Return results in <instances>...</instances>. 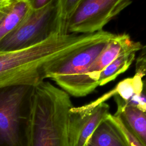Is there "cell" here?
I'll return each instance as SVG.
<instances>
[{"label":"cell","instance_id":"cell-9","mask_svg":"<svg viewBox=\"0 0 146 146\" xmlns=\"http://www.w3.org/2000/svg\"><path fill=\"white\" fill-rule=\"evenodd\" d=\"M117 110L113 114L132 134L142 146H146V112L126 105L121 98L115 95Z\"/></svg>","mask_w":146,"mask_h":146},{"label":"cell","instance_id":"cell-14","mask_svg":"<svg viewBox=\"0 0 146 146\" xmlns=\"http://www.w3.org/2000/svg\"><path fill=\"white\" fill-rule=\"evenodd\" d=\"M81 0H57L56 25L57 34L66 35L68 33V26Z\"/></svg>","mask_w":146,"mask_h":146},{"label":"cell","instance_id":"cell-12","mask_svg":"<svg viewBox=\"0 0 146 146\" xmlns=\"http://www.w3.org/2000/svg\"><path fill=\"white\" fill-rule=\"evenodd\" d=\"M143 88V76L135 73L132 77L127 78L120 81L111 91L106 93L98 98L100 102H105L115 95L119 96L121 99L127 102L135 95L140 94Z\"/></svg>","mask_w":146,"mask_h":146},{"label":"cell","instance_id":"cell-19","mask_svg":"<svg viewBox=\"0 0 146 146\" xmlns=\"http://www.w3.org/2000/svg\"><path fill=\"white\" fill-rule=\"evenodd\" d=\"M51 0H29L30 9L33 10H38L47 6Z\"/></svg>","mask_w":146,"mask_h":146},{"label":"cell","instance_id":"cell-3","mask_svg":"<svg viewBox=\"0 0 146 146\" xmlns=\"http://www.w3.org/2000/svg\"><path fill=\"white\" fill-rule=\"evenodd\" d=\"M117 34L106 31L99 38L82 46L55 60L47 71V78L68 94L85 96L99 86L86 75L87 70L108 42Z\"/></svg>","mask_w":146,"mask_h":146},{"label":"cell","instance_id":"cell-18","mask_svg":"<svg viewBox=\"0 0 146 146\" xmlns=\"http://www.w3.org/2000/svg\"><path fill=\"white\" fill-rule=\"evenodd\" d=\"M14 0H0V19H3Z\"/></svg>","mask_w":146,"mask_h":146},{"label":"cell","instance_id":"cell-10","mask_svg":"<svg viewBox=\"0 0 146 146\" xmlns=\"http://www.w3.org/2000/svg\"><path fill=\"white\" fill-rule=\"evenodd\" d=\"M143 46L139 42L136 46L121 53L108 65L99 76V86L105 85L113 80L118 75L126 71L135 59L137 52L140 51Z\"/></svg>","mask_w":146,"mask_h":146},{"label":"cell","instance_id":"cell-1","mask_svg":"<svg viewBox=\"0 0 146 146\" xmlns=\"http://www.w3.org/2000/svg\"><path fill=\"white\" fill-rule=\"evenodd\" d=\"M54 34L33 46L0 52V88L15 86L35 87L47 78V71L55 60L90 43L104 34Z\"/></svg>","mask_w":146,"mask_h":146},{"label":"cell","instance_id":"cell-8","mask_svg":"<svg viewBox=\"0 0 146 146\" xmlns=\"http://www.w3.org/2000/svg\"><path fill=\"white\" fill-rule=\"evenodd\" d=\"M139 43L132 40L126 33L117 34L88 67L86 72L87 76L98 84V80L101 72L121 53L133 48Z\"/></svg>","mask_w":146,"mask_h":146},{"label":"cell","instance_id":"cell-11","mask_svg":"<svg viewBox=\"0 0 146 146\" xmlns=\"http://www.w3.org/2000/svg\"><path fill=\"white\" fill-rule=\"evenodd\" d=\"M87 146H127V145L117 128L107 118L94 132Z\"/></svg>","mask_w":146,"mask_h":146},{"label":"cell","instance_id":"cell-15","mask_svg":"<svg viewBox=\"0 0 146 146\" xmlns=\"http://www.w3.org/2000/svg\"><path fill=\"white\" fill-rule=\"evenodd\" d=\"M107 119L110 120L117 128L123 136L127 146H142L117 117L110 113Z\"/></svg>","mask_w":146,"mask_h":146},{"label":"cell","instance_id":"cell-2","mask_svg":"<svg viewBox=\"0 0 146 146\" xmlns=\"http://www.w3.org/2000/svg\"><path fill=\"white\" fill-rule=\"evenodd\" d=\"M69 94L47 81L33 89L25 130L26 146H71Z\"/></svg>","mask_w":146,"mask_h":146},{"label":"cell","instance_id":"cell-6","mask_svg":"<svg viewBox=\"0 0 146 146\" xmlns=\"http://www.w3.org/2000/svg\"><path fill=\"white\" fill-rule=\"evenodd\" d=\"M127 0H81L68 26L69 34H94L131 4Z\"/></svg>","mask_w":146,"mask_h":146},{"label":"cell","instance_id":"cell-16","mask_svg":"<svg viewBox=\"0 0 146 146\" xmlns=\"http://www.w3.org/2000/svg\"><path fill=\"white\" fill-rule=\"evenodd\" d=\"M123 102L126 105L133 106L146 112V82L143 79V88L140 95L133 96L127 102Z\"/></svg>","mask_w":146,"mask_h":146},{"label":"cell","instance_id":"cell-20","mask_svg":"<svg viewBox=\"0 0 146 146\" xmlns=\"http://www.w3.org/2000/svg\"><path fill=\"white\" fill-rule=\"evenodd\" d=\"M2 20H3V19H0V25H1V22H2Z\"/></svg>","mask_w":146,"mask_h":146},{"label":"cell","instance_id":"cell-13","mask_svg":"<svg viewBox=\"0 0 146 146\" xmlns=\"http://www.w3.org/2000/svg\"><path fill=\"white\" fill-rule=\"evenodd\" d=\"M30 10L29 0H14L0 25V40L19 25Z\"/></svg>","mask_w":146,"mask_h":146},{"label":"cell","instance_id":"cell-7","mask_svg":"<svg viewBox=\"0 0 146 146\" xmlns=\"http://www.w3.org/2000/svg\"><path fill=\"white\" fill-rule=\"evenodd\" d=\"M109 110L110 106L106 102L94 107L86 104L71 108L68 124L71 146H87L94 132L110 113Z\"/></svg>","mask_w":146,"mask_h":146},{"label":"cell","instance_id":"cell-5","mask_svg":"<svg viewBox=\"0 0 146 146\" xmlns=\"http://www.w3.org/2000/svg\"><path fill=\"white\" fill-rule=\"evenodd\" d=\"M34 87L15 86L0 88V141L17 146L25 130Z\"/></svg>","mask_w":146,"mask_h":146},{"label":"cell","instance_id":"cell-17","mask_svg":"<svg viewBox=\"0 0 146 146\" xmlns=\"http://www.w3.org/2000/svg\"><path fill=\"white\" fill-rule=\"evenodd\" d=\"M135 73L142 75L146 82V46H143L136 59Z\"/></svg>","mask_w":146,"mask_h":146},{"label":"cell","instance_id":"cell-4","mask_svg":"<svg viewBox=\"0 0 146 146\" xmlns=\"http://www.w3.org/2000/svg\"><path fill=\"white\" fill-rule=\"evenodd\" d=\"M57 0H51L43 9H30L24 19L0 40V52L26 48L57 34Z\"/></svg>","mask_w":146,"mask_h":146}]
</instances>
